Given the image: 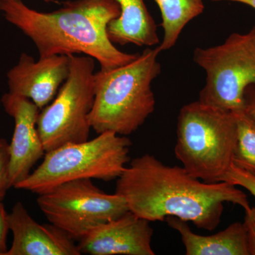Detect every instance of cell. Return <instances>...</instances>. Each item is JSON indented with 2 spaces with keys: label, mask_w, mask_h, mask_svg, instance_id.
<instances>
[{
  "label": "cell",
  "mask_w": 255,
  "mask_h": 255,
  "mask_svg": "<svg viewBox=\"0 0 255 255\" xmlns=\"http://www.w3.org/2000/svg\"><path fill=\"white\" fill-rule=\"evenodd\" d=\"M115 193L125 199L130 212L150 222L172 216L208 231L219 226L225 203L245 211L251 208L236 186L203 182L184 167L167 165L150 154L130 161L117 179Z\"/></svg>",
  "instance_id": "1"
},
{
  "label": "cell",
  "mask_w": 255,
  "mask_h": 255,
  "mask_svg": "<svg viewBox=\"0 0 255 255\" xmlns=\"http://www.w3.org/2000/svg\"><path fill=\"white\" fill-rule=\"evenodd\" d=\"M0 11L34 43L39 58L84 54L107 70L139 55L119 50L109 38V24L120 14L115 0H68L49 12L31 9L23 0H0Z\"/></svg>",
  "instance_id": "2"
},
{
  "label": "cell",
  "mask_w": 255,
  "mask_h": 255,
  "mask_svg": "<svg viewBox=\"0 0 255 255\" xmlns=\"http://www.w3.org/2000/svg\"><path fill=\"white\" fill-rule=\"evenodd\" d=\"M158 46L145 48L130 63L95 73V101L90 126L97 133L130 135L155 109L152 83L161 73Z\"/></svg>",
  "instance_id": "3"
},
{
  "label": "cell",
  "mask_w": 255,
  "mask_h": 255,
  "mask_svg": "<svg viewBox=\"0 0 255 255\" xmlns=\"http://www.w3.org/2000/svg\"><path fill=\"white\" fill-rule=\"evenodd\" d=\"M236 137L233 112L196 101L179 112L174 154L192 177L211 184L223 182L233 164Z\"/></svg>",
  "instance_id": "4"
},
{
  "label": "cell",
  "mask_w": 255,
  "mask_h": 255,
  "mask_svg": "<svg viewBox=\"0 0 255 255\" xmlns=\"http://www.w3.org/2000/svg\"><path fill=\"white\" fill-rule=\"evenodd\" d=\"M132 142L124 135L107 131L78 143H68L46 152L41 164L15 186L41 194L77 179H117L128 162Z\"/></svg>",
  "instance_id": "5"
},
{
  "label": "cell",
  "mask_w": 255,
  "mask_h": 255,
  "mask_svg": "<svg viewBox=\"0 0 255 255\" xmlns=\"http://www.w3.org/2000/svg\"><path fill=\"white\" fill-rule=\"evenodd\" d=\"M193 59L206 73L198 101L227 112L245 110V91L255 84V26L232 33L222 44L196 48Z\"/></svg>",
  "instance_id": "6"
},
{
  "label": "cell",
  "mask_w": 255,
  "mask_h": 255,
  "mask_svg": "<svg viewBox=\"0 0 255 255\" xmlns=\"http://www.w3.org/2000/svg\"><path fill=\"white\" fill-rule=\"evenodd\" d=\"M68 78L51 103L38 114L37 128L45 151L89 140V117L95 101V59L70 55Z\"/></svg>",
  "instance_id": "7"
},
{
  "label": "cell",
  "mask_w": 255,
  "mask_h": 255,
  "mask_svg": "<svg viewBox=\"0 0 255 255\" xmlns=\"http://www.w3.org/2000/svg\"><path fill=\"white\" fill-rule=\"evenodd\" d=\"M36 201L50 223L78 241L92 230L129 211L122 196L106 194L90 179L63 183L38 194Z\"/></svg>",
  "instance_id": "8"
},
{
  "label": "cell",
  "mask_w": 255,
  "mask_h": 255,
  "mask_svg": "<svg viewBox=\"0 0 255 255\" xmlns=\"http://www.w3.org/2000/svg\"><path fill=\"white\" fill-rule=\"evenodd\" d=\"M6 113L14 121L9 144L10 187H14L31 173L36 162L46 153L37 128L40 110L32 101L8 93L1 99Z\"/></svg>",
  "instance_id": "9"
},
{
  "label": "cell",
  "mask_w": 255,
  "mask_h": 255,
  "mask_svg": "<svg viewBox=\"0 0 255 255\" xmlns=\"http://www.w3.org/2000/svg\"><path fill=\"white\" fill-rule=\"evenodd\" d=\"M70 65V55H52L36 61L22 53L18 63L6 75L9 92L28 99L43 110L68 78Z\"/></svg>",
  "instance_id": "10"
},
{
  "label": "cell",
  "mask_w": 255,
  "mask_h": 255,
  "mask_svg": "<svg viewBox=\"0 0 255 255\" xmlns=\"http://www.w3.org/2000/svg\"><path fill=\"white\" fill-rule=\"evenodd\" d=\"M150 221L128 211L92 230L78 245L82 254L155 255Z\"/></svg>",
  "instance_id": "11"
},
{
  "label": "cell",
  "mask_w": 255,
  "mask_h": 255,
  "mask_svg": "<svg viewBox=\"0 0 255 255\" xmlns=\"http://www.w3.org/2000/svg\"><path fill=\"white\" fill-rule=\"evenodd\" d=\"M9 226L13 241L6 255H81L75 240L51 223H37L19 201L9 214Z\"/></svg>",
  "instance_id": "12"
},
{
  "label": "cell",
  "mask_w": 255,
  "mask_h": 255,
  "mask_svg": "<svg viewBox=\"0 0 255 255\" xmlns=\"http://www.w3.org/2000/svg\"><path fill=\"white\" fill-rule=\"evenodd\" d=\"M165 221L180 235L187 255H250L243 223H233L216 234L201 236L182 220L170 216Z\"/></svg>",
  "instance_id": "13"
},
{
  "label": "cell",
  "mask_w": 255,
  "mask_h": 255,
  "mask_svg": "<svg viewBox=\"0 0 255 255\" xmlns=\"http://www.w3.org/2000/svg\"><path fill=\"white\" fill-rule=\"evenodd\" d=\"M119 17L111 21L107 33L114 44L152 47L159 44L157 25L144 0H115Z\"/></svg>",
  "instance_id": "14"
},
{
  "label": "cell",
  "mask_w": 255,
  "mask_h": 255,
  "mask_svg": "<svg viewBox=\"0 0 255 255\" xmlns=\"http://www.w3.org/2000/svg\"><path fill=\"white\" fill-rule=\"evenodd\" d=\"M162 15L163 38L160 51L173 48L188 23L202 14L204 0H155Z\"/></svg>",
  "instance_id": "15"
},
{
  "label": "cell",
  "mask_w": 255,
  "mask_h": 255,
  "mask_svg": "<svg viewBox=\"0 0 255 255\" xmlns=\"http://www.w3.org/2000/svg\"><path fill=\"white\" fill-rule=\"evenodd\" d=\"M233 113L237 126L233 164L255 176V123L245 110Z\"/></svg>",
  "instance_id": "16"
},
{
  "label": "cell",
  "mask_w": 255,
  "mask_h": 255,
  "mask_svg": "<svg viewBox=\"0 0 255 255\" xmlns=\"http://www.w3.org/2000/svg\"><path fill=\"white\" fill-rule=\"evenodd\" d=\"M223 182L244 188L255 198V176L243 169L238 168L233 164L223 178Z\"/></svg>",
  "instance_id": "17"
},
{
  "label": "cell",
  "mask_w": 255,
  "mask_h": 255,
  "mask_svg": "<svg viewBox=\"0 0 255 255\" xmlns=\"http://www.w3.org/2000/svg\"><path fill=\"white\" fill-rule=\"evenodd\" d=\"M9 167V143L5 139L0 138V203L4 200L6 191L11 188Z\"/></svg>",
  "instance_id": "18"
},
{
  "label": "cell",
  "mask_w": 255,
  "mask_h": 255,
  "mask_svg": "<svg viewBox=\"0 0 255 255\" xmlns=\"http://www.w3.org/2000/svg\"><path fill=\"white\" fill-rule=\"evenodd\" d=\"M246 211L244 225L247 243L250 255H255V208H250Z\"/></svg>",
  "instance_id": "19"
},
{
  "label": "cell",
  "mask_w": 255,
  "mask_h": 255,
  "mask_svg": "<svg viewBox=\"0 0 255 255\" xmlns=\"http://www.w3.org/2000/svg\"><path fill=\"white\" fill-rule=\"evenodd\" d=\"M9 231V214L6 212L4 204L0 203V255H6L8 249L6 238Z\"/></svg>",
  "instance_id": "20"
},
{
  "label": "cell",
  "mask_w": 255,
  "mask_h": 255,
  "mask_svg": "<svg viewBox=\"0 0 255 255\" xmlns=\"http://www.w3.org/2000/svg\"><path fill=\"white\" fill-rule=\"evenodd\" d=\"M244 100L245 112L255 123V84L247 87Z\"/></svg>",
  "instance_id": "21"
},
{
  "label": "cell",
  "mask_w": 255,
  "mask_h": 255,
  "mask_svg": "<svg viewBox=\"0 0 255 255\" xmlns=\"http://www.w3.org/2000/svg\"><path fill=\"white\" fill-rule=\"evenodd\" d=\"M213 1H233L251 6L255 9V0H212Z\"/></svg>",
  "instance_id": "22"
},
{
  "label": "cell",
  "mask_w": 255,
  "mask_h": 255,
  "mask_svg": "<svg viewBox=\"0 0 255 255\" xmlns=\"http://www.w3.org/2000/svg\"><path fill=\"white\" fill-rule=\"evenodd\" d=\"M43 1H46V2H48V1H51L52 0H43Z\"/></svg>",
  "instance_id": "23"
}]
</instances>
